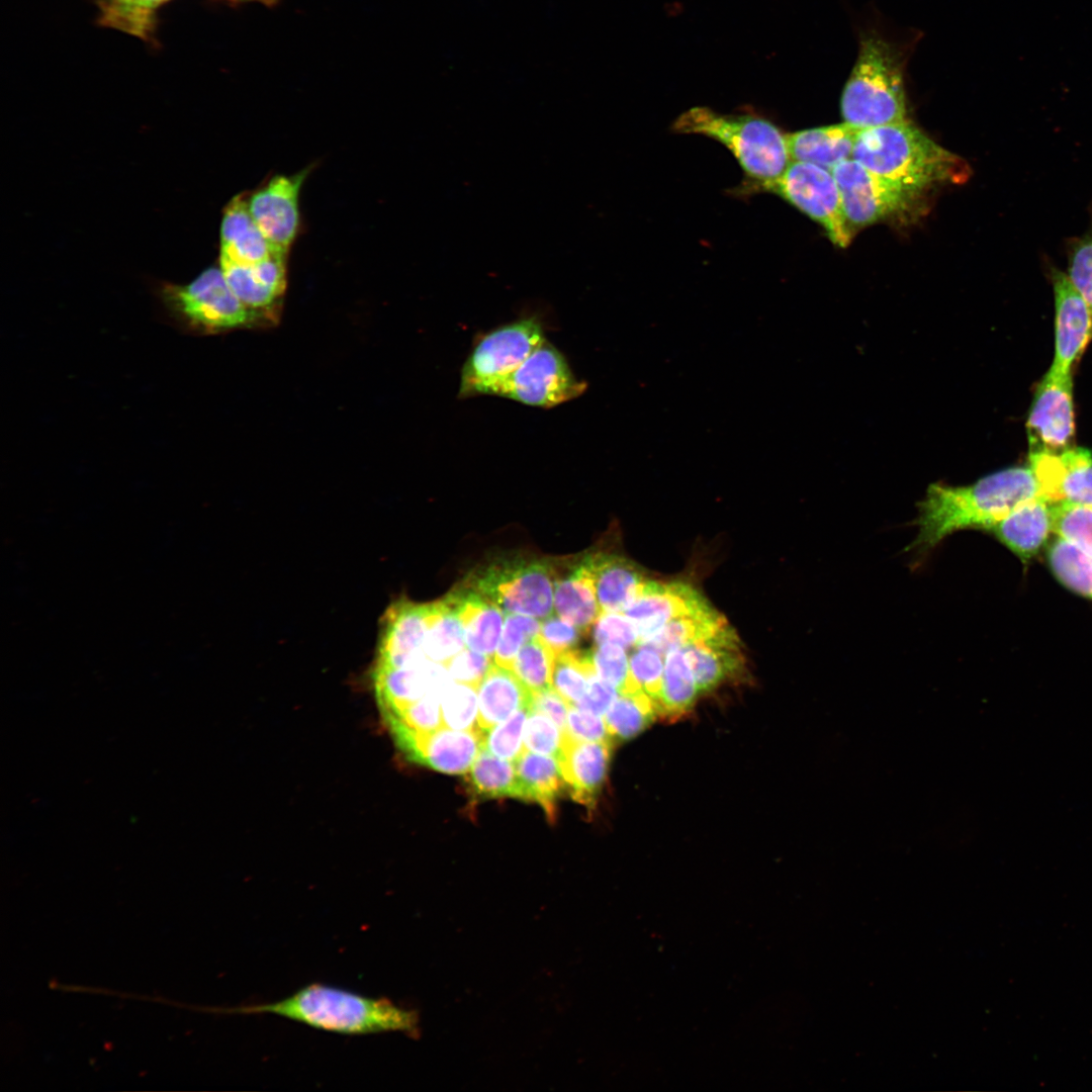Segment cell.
<instances>
[{"label": "cell", "instance_id": "cell-1", "mask_svg": "<svg viewBox=\"0 0 1092 1092\" xmlns=\"http://www.w3.org/2000/svg\"><path fill=\"white\" fill-rule=\"evenodd\" d=\"M1031 468L1016 466L966 486L931 484L919 506L917 536L911 547L925 552L952 533L988 531L1021 503L1039 495Z\"/></svg>", "mask_w": 1092, "mask_h": 1092}, {"label": "cell", "instance_id": "cell-2", "mask_svg": "<svg viewBox=\"0 0 1092 1092\" xmlns=\"http://www.w3.org/2000/svg\"><path fill=\"white\" fill-rule=\"evenodd\" d=\"M240 1014H273L315 1029L345 1034L366 1035L401 1032L420 1035V1016L386 997H368L312 983L274 1002L234 1008Z\"/></svg>", "mask_w": 1092, "mask_h": 1092}, {"label": "cell", "instance_id": "cell-3", "mask_svg": "<svg viewBox=\"0 0 1092 1092\" xmlns=\"http://www.w3.org/2000/svg\"><path fill=\"white\" fill-rule=\"evenodd\" d=\"M914 46V38L896 40L875 27L859 32L840 100L844 122L864 129L907 120L904 77Z\"/></svg>", "mask_w": 1092, "mask_h": 1092}, {"label": "cell", "instance_id": "cell-4", "mask_svg": "<svg viewBox=\"0 0 1092 1092\" xmlns=\"http://www.w3.org/2000/svg\"><path fill=\"white\" fill-rule=\"evenodd\" d=\"M852 159L873 173L922 192L944 182L963 181L969 169L909 121L860 129Z\"/></svg>", "mask_w": 1092, "mask_h": 1092}, {"label": "cell", "instance_id": "cell-5", "mask_svg": "<svg viewBox=\"0 0 1092 1092\" xmlns=\"http://www.w3.org/2000/svg\"><path fill=\"white\" fill-rule=\"evenodd\" d=\"M677 133L717 141L735 158L752 188L770 192L792 163L788 134L756 114H722L693 107L672 124Z\"/></svg>", "mask_w": 1092, "mask_h": 1092}, {"label": "cell", "instance_id": "cell-6", "mask_svg": "<svg viewBox=\"0 0 1092 1092\" xmlns=\"http://www.w3.org/2000/svg\"><path fill=\"white\" fill-rule=\"evenodd\" d=\"M555 571L545 559L508 556L475 568L462 583L497 605L506 614L544 620L552 614Z\"/></svg>", "mask_w": 1092, "mask_h": 1092}, {"label": "cell", "instance_id": "cell-7", "mask_svg": "<svg viewBox=\"0 0 1092 1092\" xmlns=\"http://www.w3.org/2000/svg\"><path fill=\"white\" fill-rule=\"evenodd\" d=\"M545 339L541 322L521 317L483 335L465 360L459 396L487 395L489 389L515 371Z\"/></svg>", "mask_w": 1092, "mask_h": 1092}, {"label": "cell", "instance_id": "cell-8", "mask_svg": "<svg viewBox=\"0 0 1092 1092\" xmlns=\"http://www.w3.org/2000/svg\"><path fill=\"white\" fill-rule=\"evenodd\" d=\"M164 297L171 310L196 331L220 333L263 326L233 292L220 267L206 269L188 285L167 286Z\"/></svg>", "mask_w": 1092, "mask_h": 1092}, {"label": "cell", "instance_id": "cell-9", "mask_svg": "<svg viewBox=\"0 0 1092 1092\" xmlns=\"http://www.w3.org/2000/svg\"><path fill=\"white\" fill-rule=\"evenodd\" d=\"M586 384L577 379L565 357L546 338L510 375L494 384L487 395L524 404L552 407L581 395Z\"/></svg>", "mask_w": 1092, "mask_h": 1092}, {"label": "cell", "instance_id": "cell-10", "mask_svg": "<svg viewBox=\"0 0 1092 1092\" xmlns=\"http://www.w3.org/2000/svg\"><path fill=\"white\" fill-rule=\"evenodd\" d=\"M832 174L852 230L908 212L922 193L883 178L853 159L838 164Z\"/></svg>", "mask_w": 1092, "mask_h": 1092}, {"label": "cell", "instance_id": "cell-11", "mask_svg": "<svg viewBox=\"0 0 1092 1092\" xmlns=\"http://www.w3.org/2000/svg\"><path fill=\"white\" fill-rule=\"evenodd\" d=\"M770 193L817 221L835 245L844 248L852 237L836 180L832 172L817 165L792 161Z\"/></svg>", "mask_w": 1092, "mask_h": 1092}, {"label": "cell", "instance_id": "cell-12", "mask_svg": "<svg viewBox=\"0 0 1092 1092\" xmlns=\"http://www.w3.org/2000/svg\"><path fill=\"white\" fill-rule=\"evenodd\" d=\"M1029 453H1061L1074 447L1072 374L1050 368L1036 387L1026 423Z\"/></svg>", "mask_w": 1092, "mask_h": 1092}, {"label": "cell", "instance_id": "cell-13", "mask_svg": "<svg viewBox=\"0 0 1092 1092\" xmlns=\"http://www.w3.org/2000/svg\"><path fill=\"white\" fill-rule=\"evenodd\" d=\"M286 253L273 250L255 264L220 259L222 274L237 297L262 322L274 325L280 315L286 288Z\"/></svg>", "mask_w": 1092, "mask_h": 1092}, {"label": "cell", "instance_id": "cell-14", "mask_svg": "<svg viewBox=\"0 0 1092 1092\" xmlns=\"http://www.w3.org/2000/svg\"><path fill=\"white\" fill-rule=\"evenodd\" d=\"M1055 300V353L1051 368L1070 373L1092 339V311L1067 274L1043 258Z\"/></svg>", "mask_w": 1092, "mask_h": 1092}, {"label": "cell", "instance_id": "cell-15", "mask_svg": "<svg viewBox=\"0 0 1092 1092\" xmlns=\"http://www.w3.org/2000/svg\"><path fill=\"white\" fill-rule=\"evenodd\" d=\"M716 610L692 585L685 582L645 580L635 599L623 613L632 621L639 644L664 625L680 617H700Z\"/></svg>", "mask_w": 1092, "mask_h": 1092}, {"label": "cell", "instance_id": "cell-16", "mask_svg": "<svg viewBox=\"0 0 1092 1092\" xmlns=\"http://www.w3.org/2000/svg\"><path fill=\"white\" fill-rule=\"evenodd\" d=\"M1039 493L1052 504L1092 507V451L1072 447L1061 453H1029Z\"/></svg>", "mask_w": 1092, "mask_h": 1092}, {"label": "cell", "instance_id": "cell-17", "mask_svg": "<svg viewBox=\"0 0 1092 1092\" xmlns=\"http://www.w3.org/2000/svg\"><path fill=\"white\" fill-rule=\"evenodd\" d=\"M306 172L276 176L252 194L248 207L270 245L287 253L299 225V190Z\"/></svg>", "mask_w": 1092, "mask_h": 1092}, {"label": "cell", "instance_id": "cell-18", "mask_svg": "<svg viewBox=\"0 0 1092 1092\" xmlns=\"http://www.w3.org/2000/svg\"><path fill=\"white\" fill-rule=\"evenodd\" d=\"M692 668L699 695L730 680L741 679L745 659L736 632L726 622L705 639L682 647Z\"/></svg>", "mask_w": 1092, "mask_h": 1092}, {"label": "cell", "instance_id": "cell-19", "mask_svg": "<svg viewBox=\"0 0 1092 1092\" xmlns=\"http://www.w3.org/2000/svg\"><path fill=\"white\" fill-rule=\"evenodd\" d=\"M614 746L612 740L579 741L563 734L557 759L574 801L589 808L596 805L607 780Z\"/></svg>", "mask_w": 1092, "mask_h": 1092}, {"label": "cell", "instance_id": "cell-20", "mask_svg": "<svg viewBox=\"0 0 1092 1092\" xmlns=\"http://www.w3.org/2000/svg\"><path fill=\"white\" fill-rule=\"evenodd\" d=\"M481 749L480 730L446 726L416 739L403 753L406 759L448 775L466 774Z\"/></svg>", "mask_w": 1092, "mask_h": 1092}, {"label": "cell", "instance_id": "cell-21", "mask_svg": "<svg viewBox=\"0 0 1092 1092\" xmlns=\"http://www.w3.org/2000/svg\"><path fill=\"white\" fill-rule=\"evenodd\" d=\"M988 532L1023 562L1036 555L1054 533L1053 504L1040 494L1029 498L991 527Z\"/></svg>", "mask_w": 1092, "mask_h": 1092}, {"label": "cell", "instance_id": "cell-22", "mask_svg": "<svg viewBox=\"0 0 1092 1092\" xmlns=\"http://www.w3.org/2000/svg\"><path fill=\"white\" fill-rule=\"evenodd\" d=\"M580 562L593 579L602 612H623L646 580L634 562L616 554L589 553Z\"/></svg>", "mask_w": 1092, "mask_h": 1092}, {"label": "cell", "instance_id": "cell-23", "mask_svg": "<svg viewBox=\"0 0 1092 1092\" xmlns=\"http://www.w3.org/2000/svg\"><path fill=\"white\" fill-rule=\"evenodd\" d=\"M444 599L463 625L467 647L493 659L506 613L493 602L462 582Z\"/></svg>", "mask_w": 1092, "mask_h": 1092}, {"label": "cell", "instance_id": "cell-24", "mask_svg": "<svg viewBox=\"0 0 1092 1092\" xmlns=\"http://www.w3.org/2000/svg\"><path fill=\"white\" fill-rule=\"evenodd\" d=\"M859 130L842 122L789 133L791 159L811 163L832 172L841 162L852 159Z\"/></svg>", "mask_w": 1092, "mask_h": 1092}, {"label": "cell", "instance_id": "cell-25", "mask_svg": "<svg viewBox=\"0 0 1092 1092\" xmlns=\"http://www.w3.org/2000/svg\"><path fill=\"white\" fill-rule=\"evenodd\" d=\"M477 696L479 730L495 726L518 710L532 706V692L513 670L494 662L478 686Z\"/></svg>", "mask_w": 1092, "mask_h": 1092}, {"label": "cell", "instance_id": "cell-26", "mask_svg": "<svg viewBox=\"0 0 1092 1092\" xmlns=\"http://www.w3.org/2000/svg\"><path fill=\"white\" fill-rule=\"evenodd\" d=\"M220 237V259L240 264L258 263L276 250L257 225L248 201L241 195L235 197L225 208Z\"/></svg>", "mask_w": 1092, "mask_h": 1092}, {"label": "cell", "instance_id": "cell-27", "mask_svg": "<svg viewBox=\"0 0 1092 1092\" xmlns=\"http://www.w3.org/2000/svg\"><path fill=\"white\" fill-rule=\"evenodd\" d=\"M524 801L538 803L550 821L556 817V802L567 789L559 761L552 755L525 749L515 761Z\"/></svg>", "mask_w": 1092, "mask_h": 1092}, {"label": "cell", "instance_id": "cell-28", "mask_svg": "<svg viewBox=\"0 0 1092 1092\" xmlns=\"http://www.w3.org/2000/svg\"><path fill=\"white\" fill-rule=\"evenodd\" d=\"M553 608L584 635L602 613L593 579L581 562L567 576L555 579Z\"/></svg>", "mask_w": 1092, "mask_h": 1092}, {"label": "cell", "instance_id": "cell-29", "mask_svg": "<svg viewBox=\"0 0 1092 1092\" xmlns=\"http://www.w3.org/2000/svg\"><path fill=\"white\" fill-rule=\"evenodd\" d=\"M699 696L698 687L682 647L665 654L658 716L676 720L687 715Z\"/></svg>", "mask_w": 1092, "mask_h": 1092}, {"label": "cell", "instance_id": "cell-30", "mask_svg": "<svg viewBox=\"0 0 1092 1092\" xmlns=\"http://www.w3.org/2000/svg\"><path fill=\"white\" fill-rule=\"evenodd\" d=\"M467 772V785L478 798L511 797L524 800L523 788L513 761L499 758L481 747Z\"/></svg>", "mask_w": 1092, "mask_h": 1092}, {"label": "cell", "instance_id": "cell-31", "mask_svg": "<svg viewBox=\"0 0 1092 1092\" xmlns=\"http://www.w3.org/2000/svg\"><path fill=\"white\" fill-rule=\"evenodd\" d=\"M658 716L652 700L641 690L620 693L604 715L608 732L614 743L640 734Z\"/></svg>", "mask_w": 1092, "mask_h": 1092}, {"label": "cell", "instance_id": "cell-32", "mask_svg": "<svg viewBox=\"0 0 1092 1092\" xmlns=\"http://www.w3.org/2000/svg\"><path fill=\"white\" fill-rule=\"evenodd\" d=\"M463 625L445 599L433 602V610L422 647L423 655L445 664L465 648Z\"/></svg>", "mask_w": 1092, "mask_h": 1092}, {"label": "cell", "instance_id": "cell-33", "mask_svg": "<svg viewBox=\"0 0 1092 1092\" xmlns=\"http://www.w3.org/2000/svg\"><path fill=\"white\" fill-rule=\"evenodd\" d=\"M1048 562L1063 585L1092 600V554L1057 536L1048 548Z\"/></svg>", "mask_w": 1092, "mask_h": 1092}, {"label": "cell", "instance_id": "cell-34", "mask_svg": "<svg viewBox=\"0 0 1092 1092\" xmlns=\"http://www.w3.org/2000/svg\"><path fill=\"white\" fill-rule=\"evenodd\" d=\"M726 622L717 611L706 616L680 617L664 625L640 645L653 648L665 656L672 649L705 639Z\"/></svg>", "mask_w": 1092, "mask_h": 1092}, {"label": "cell", "instance_id": "cell-35", "mask_svg": "<svg viewBox=\"0 0 1092 1092\" xmlns=\"http://www.w3.org/2000/svg\"><path fill=\"white\" fill-rule=\"evenodd\" d=\"M597 674L589 652L572 649L555 657L552 688L571 706L586 694Z\"/></svg>", "mask_w": 1092, "mask_h": 1092}, {"label": "cell", "instance_id": "cell-36", "mask_svg": "<svg viewBox=\"0 0 1092 1092\" xmlns=\"http://www.w3.org/2000/svg\"><path fill=\"white\" fill-rule=\"evenodd\" d=\"M554 661V654L537 636L521 648L512 670L532 693H536L552 687Z\"/></svg>", "mask_w": 1092, "mask_h": 1092}, {"label": "cell", "instance_id": "cell-37", "mask_svg": "<svg viewBox=\"0 0 1092 1092\" xmlns=\"http://www.w3.org/2000/svg\"><path fill=\"white\" fill-rule=\"evenodd\" d=\"M165 1L109 0L103 7L102 23L146 37L153 25L154 11Z\"/></svg>", "mask_w": 1092, "mask_h": 1092}, {"label": "cell", "instance_id": "cell-38", "mask_svg": "<svg viewBox=\"0 0 1092 1092\" xmlns=\"http://www.w3.org/2000/svg\"><path fill=\"white\" fill-rule=\"evenodd\" d=\"M531 712L525 707L505 721L481 731V747L491 754L515 762L525 751L524 727Z\"/></svg>", "mask_w": 1092, "mask_h": 1092}, {"label": "cell", "instance_id": "cell-39", "mask_svg": "<svg viewBox=\"0 0 1092 1092\" xmlns=\"http://www.w3.org/2000/svg\"><path fill=\"white\" fill-rule=\"evenodd\" d=\"M443 726L456 730H479L477 688L454 681L441 696Z\"/></svg>", "mask_w": 1092, "mask_h": 1092}, {"label": "cell", "instance_id": "cell-40", "mask_svg": "<svg viewBox=\"0 0 1092 1092\" xmlns=\"http://www.w3.org/2000/svg\"><path fill=\"white\" fill-rule=\"evenodd\" d=\"M1090 225L1079 237L1069 238L1065 244L1067 276L1082 295L1092 311V203Z\"/></svg>", "mask_w": 1092, "mask_h": 1092}, {"label": "cell", "instance_id": "cell-41", "mask_svg": "<svg viewBox=\"0 0 1092 1092\" xmlns=\"http://www.w3.org/2000/svg\"><path fill=\"white\" fill-rule=\"evenodd\" d=\"M663 655L645 645H638L629 658V677L632 690L643 691L656 710L661 692Z\"/></svg>", "mask_w": 1092, "mask_h": 1092}, {"label": "cell", "instance_id": "cell-42", "mask_svg": "<svg viewBox=\"0 0 1092 1092\" xmlns=\"http://www.w3.org/2000/svg\"><path fill=\"white\" fill-rule=\"evenodd\" d=\"M540 625L541 623L536 618L520 614H507L502 636L493 656L494 663L512 670L521 648L538 636Z\"/></svg>", "mask_w": 1092, "mask_h": 1092}, {"label": "cell", "instance_id": "cell-43", "mask_svg": "<svg viewBox=\"0 0 1092 1092\" xmlns=\"http://www.w3.org/2000/svg\"><path fill=\"white\" fill-rule=\"evenodd\" d=\"M1054 533L1092 554V507L1053 504Z\"/></svg>", "mask_w": 1092, "mask_h": 1092}, {"label": "cell", "instance_id": "cell-44", "mask_svg": "<svg viewBox=\"0 0 1092 1092\" xmlns=\"http://www.w3.org/2000/svg\"><path fill=\"white\" fill-rule=\"evenodd\" d=\"M597 675L613 686L618 693L630 690L629 659L625 648L613 643H601L590 651Z\"/></svg>", "mask_w": 1092, "mask_h": 1092}, {"label": "cell", "instance_id": "cell-45", "mask_svg": "<svg viewBox=\"0 0 1092 1092\" xmlns=\"http://www.w3.org/2000/svg\"><path fill=\"white\" fill-rule=\"evenodd\" d=\"M563 733L547 715L531 710L524 729L525 749L558 758Z\"/></svg>", "mask_w": 1092, "mask_h": 1092}, {"label": "cell", "instance_id": "cell-46", "mask_svg": "<svg viewBox=\"0 0 1092 1092\" xmlns=\"http://www.w3.org/2000/svg\"><path fill=\"white\" fill-rule=\"evenodd\" d=\"M592 628L596 644L613 643L628 649L640 641L634 624L623 612H602Z\"/></svg>", "mask_w": 1092, "mask_h": 1092}, {"label": "cell", "instance_id": "cell-47", "mask_svg": "<svg viewBox=\"0 0 1092 1092\" xmlns=\"http://www.w3.org/2000/svg\"><path fill=\"white\" fill-rule=\"evenodd\" d=\"M491 659L467 647L447 661L444 666L454 681L478 688L492 663Z\"/></svg>", "mask_w": 1092, "mask_h": 1092}, {"label": "cell", "instance_id": "cell-48", "mask_svg": "<svg viewBox=\"0 0 1092 1092\" xmlns=\"http://www.w3.org/2000/svg\"><path fill=\"white\" fill-rule=\"evenodd\" d=\"M583 635L576 626L551 614L541 622L538 637L556 657L575 649Z\"/></svg>", "mask_w": 1092, "mask_h": 1092}, {"label": "cell", "instance_id": "cell-49", "mask_svg": "<svg viewBox=\"0 0 1092 1092\" xmlns=\"http://www.w3.org/2000/svg\"><path fill=\"white\" fill-rule=\"evenodd\" d=\"M563 734L571 739L579 741L612 740L604 716L581 710L571 705L568 710L565 731Z\"/></svg>", "mask_w": 1092, "mask_h": 1092}, {"label": "cell", "instance_id": "cell-50", "mask_svg": "<svg viewBox=\"0 0 1092 1092\" xmlns=\"http://www.w3.org/2000/svg\"><path fill=\"white\" fill-rule=\"evenodd\" d=\"M569 707L570 705L552 687L532 693L531 710L547 715L562 733L565 731Z\"/></svg>", "mask_w": 1092, "mask_h": 1092}, {"label": "cell", "instance_id": "cell-51", "mask_svg": "<svg viewBox=\"0 0 1092 1092\" xmlns=\"http://www.w3.org/2000/svg\"><path fill=\"white\" fill-rule=\"evenodd\" d=\"M618 695V691L613 686L602 680L595 674L590 679L586 694L574 706L581 710L604 716Z\"/></svg>", "mask_w": 1092, "mask_h": 1092}]
</instances>
